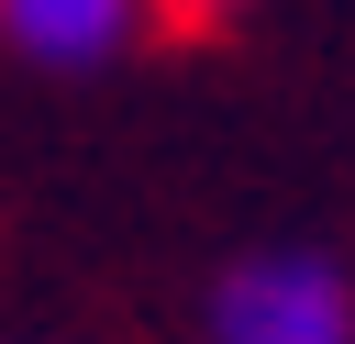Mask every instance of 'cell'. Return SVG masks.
I'll use <instances>...</instances> for the list:
<instances>
[{
	"mask_svg": "<svg viewBox=\"0 0 355 344\" xmlns=\"http://www.w3.org/2000/svg\"><path fill=\"white\" fill-rule=\"evenodd\" d=\"M211 344H355V289L322 255H244L211 289Z\"/></svg>",
	"mask_w": 355,
	"mask_h": 344,
	"instance_id": "obj_1",
	"label": "cell"
},
{
	"mask_svg": "<svg viewBox=\"0 0 355 344\" xmlns=\"http://www.w3.org/2000/svg\"><path fill=\"white\" fill-rule=\"evenodd\" d=\"M144 0H0V44H22L33 67H100L122 55Z\"/></svg>",
	"mask_w": 355,
	"mask_h": 344,
	"instance_id": "obj_2",
	"label": "cell"
},
{
	"mask_svg": "<svg viewBox=\"0 0 355 344\" xmlns=\"http://www.w3.org/2000/svg\"><path fill=\"white\" fill-rule=\"evenodd\" d=\"M222 11H244V0H166V22H222Z\"/></svg>",
	"mask_w": 355,
	"mask_h": 344,
	"instance_id": "obj_3",
	"label": "cell"
}]
</instances>
